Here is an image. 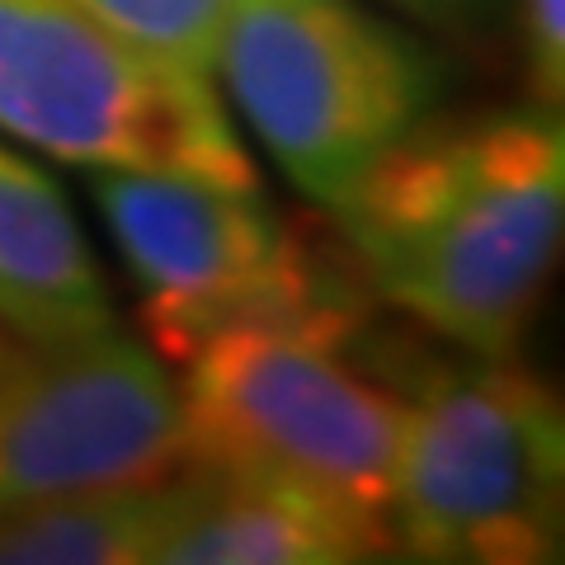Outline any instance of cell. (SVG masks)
I'll list each match as a JSON object with an SVG mask.
<instances>
[{
    "instance_id": "3",
    "label": "cell",
    "mask_w": 565,
    "mask_h": 565,
    "mask_svg": "<svg viewBox=\"0 0 565 565\" xmlns=\"http://www.w3.org/2000/svg\"><path fill=\"white\" fill-rule=\"evenodd\" d=\"M212 76L274 166L330 212L415 137L438 90L429 52L353 0H226Z\"/></svg>"
},
{
    "instance_id": "5",
    "label": "cell",
    "mask_w": 565,
    "mask_h": 565,
    "mask_svg": "<svg viewBox=\"0 0 565 565\" xmlns=\"http://www.w3.org/2000/svg\"><path fill=\"white\" fill-rule=\"evenodd\" d=\"M0 132L81 170L255 184L207 76L151 62L66 0H0Z\"/></svg>"
},
{
    "instance_id": "14",
    "label": "cell",
    "mask_w": 565,
    "mask_h": 565,
    "mask_svg": "<svg viewBox=\"0 0 565 565\" xmlns=\"http://www.w3.org/2000/svg\"><path fill=\"white\" fill-rule=\"evenodd\" d=\"M10 344H14V340H6V334H0V353H6V349H10Z\"/></svg>"
},
{
    "instance_id": "8",
    "label": "cell",
    "mask_w": 565,
    "mask_h": 565,
    "mask_svg": "<svg viewBox=\"0 0 565 565\" xmlns=\"http://www.w3.org/2000/svg\"><path fill=\"white\" fill-rule=\"evenodd\" d=\"M118 330L114 297L57 184L0 147V334L29 349Z\"/></svg>"
},
{
    "instance_id": "10",
    "label": "cell",
    "mask_w": 565,
    "mask_h": 565,
    "mask_svg": "<svg viewBox=\"0 0 565 565\" xmlns=\"http://www.w3.org/2000/svg\"><path fill=\"white\" fill-rule=\"evenodd\" d=\"M189 476H151L0 514V565H156L193 500Z\"/></svg>"
},
{
    "instance_id": "11",
    "label": "cell",
    "mask_w": 565,
    "mask_h": 565,
    "mask_svg": "<svg viewBox=\"0 0 565 565\" xmlns=\"http://www.w3.org/2000/svg\"><path fill=\"white\" fill-rule=\"evenodd\" d=\"M66 6L90 14L95 24L147 52L151 62L212 81L226 0H66Z\"/></svg>"
},
{
    "instance_id": "1",
    "label": "cell",
    "mask_w": 565,
    "mask_h": 565,
    "mask_svg": "<svg viewBox=\"0 0 565 565\" xmlns=\"http://www.w3.org/2000/svg\"><path fill=\"white\" fill-rule=\"evenodd\" d=\"M334 217L386 302L476 359H509L565 226L561 118L533 104L411 137Z\"/></svg>"
},
{
    "instance_id": "12",
    "label": "cell",
    "mask_w": 565,
    "mask_h": 565,
    "mask_svg": "<svg viewBox=\"0 0 565 565\" xmlns=\"http://www.w3.org/2000/svg\"><path fill=\"white\" fill-rule=\"evenodd\" d=\"M523 47L533 95L546 109H561L565 95V0H523Z\"/></svg>"
},
{
    "instance_id": "7",
    "label": "cell",
    "mask_w": 565,
    "mask_h": 565,
    "mask_svg": "<svg viewBox=\"0 0 565 565\" xmlns=\"http://www.w3.org/2000/svg\"><path fill=\"white\" fill-rule=\"evenodd\" d=\"M166 471H184V401L128 330L0 353V514Z\"/></svg>"
},
{
    "instance_id": "6",
    "label": "cell",
    "mask_w": 565,
    "mask_h": 565,
    "mask_svg": "<svg viewBox=\"0 0 565 565\" xmlns=\"http://www.w3.org/2000/svg\"><path fill=\"white\" fill-rule=\"evenodd\" d=\"M151 340L170 359L232 326H330L316 278L255 184L90 170Z\"/></svg>"
},
{
    "instance_id": "13",
    "label": "cell",
    "mask_w": 565,
    "mask_h": 565,
    "mask_svg": "<svg viewBox=\"0 0 565 565\" xmlns=\"http://www.w3.org/2000/svg\"><path fill=\"white\" fill-rule=\"evenodd\" d=\"M396 6L424 14V20H462V14L481 10L486 0H396Z\"/></svg>"
},
{
    "instance_id": "2",
    "label": "cell",
    "mask_w": 565,
    "mask_h": 565,
    "mask_svg": "<svg viewBox=\"0 0 565 565\" xmlns=\"http://www.w3.org/2000/svg\"><path fill=\"white\" fill-rule=\"evenodd\" d=\"M184 462L311 490L396 546L405 401L334 353L330 326H232L184 359Z\"/></svg>"
},
{
    "instance_id": "4",
    "label": "cell",
    "mask_w": 565,
    "mask_h": 565,
    "mask_svg": "<svg viewBox=\"0 0 565 565\" xmlns=\"http://www.w3.org/2000/svg\"><path fill=\"white\" fill-rule=\"evenodd\" d=\"M565 429L552 392L509 359L424 377L405 401L392 537L419 561L556 556Z\"/></svg>"
},
{
    "instance_id": "9",
    "label": "cell",
    "mask_w": 565,
    "mask_h": 565,
    "mask_svg": "<svg viewBox=\"0 0 565 565\" xmlns=\"http://www.w3.org/2000/svg\"><path fill=\"white\" fill-rule=\"evenodd\" d=\"M382 546L392 542L377 527L311 490L193 467V500L156 565H344Z\"/></svg>"
}]
</instances>
